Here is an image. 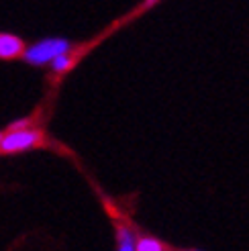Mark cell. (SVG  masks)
Returning <instances> with one entry per match:
<instances>
[{"mask_svg":"<svg viewBox=\"0 0 249 251\" xmlns=\"http://www.w3.org/2000/svg\"><path fill=\"white\" fill-rule=\"evenodd\" d=\"M43 141V135L35 129H12L8 135H2L0 139V149L6 153L23 151V149L35 147Z\"/></svg>","mask_w":249,"mask_h":251,"instance_id":"2","label":"cell"},{"mask_svg":"<svg viewBox=\"0 0 249 251\" xmlns=\"http://www.w3.org/2000/svg\"><path fill=\"white\" fill-rule=\"evenodd\" d=\"M0 139H2V135H0Z\"/></svg>","mask_w":249,"mask_h":251,"instance_id":"7","label":"cell"},{"mask_svg":"<svg viewBox=\"0 0 249 251\" xmlns=\"http://www.w3.org/2000/svg\"><path fill=\"white\" fill-rule=\"evenodd\" d=\"M72 64H74V57L70 55V53H66V55H59V57H55L53 61H51V68L55 70V72H66V70H70L72 68Z\"/></svg>","mask_w":249,"mask_h":251,"instance_id":"6","label":"cell"},{"mask_svg":"<svg viewBox=\"0 0 249 251\" xmlns=\"http://www.w3.org/2000/svg\"><path fill=\"white\" fill-rule=\"evenodd\" d=\"M70 49H72V43L66 39H43L25 51V59H27L29 64L43 66L47 61H53L59 55L70 53Z\"/></svg>","mask_w":249,"mask_h":251,"instance_id":"1","label":"cell"},{"mask_svg":"<svg viewBox=\"0 0 249 251\" xmlns=\"http://www.w3.org/2000/svg\"><path fill=\"white\" fill-rule=\"evenodd\" d=\"M25 51V45L19 37L15 35H6V33H0V57L10 59V57H17Z\"/></svg>","mask_w":249,"mask_h":251,"instance_id":"3","label":"cell"},{"mask_svg":"<svg viewBox=\"0 0 249 251\" xmlns=\"http://www.w3.org/2000/svg\"><path fill=\"white\" fill-rule=\"evenodd\" d=\"M135 251H166V245L155 237H139L135 241Z\"/></svg>","mask_w":249,"mask_h":251,"instance_id":"5","label":"cell"},{"mask_svg":"<svg viewBox=\"0 0 249 251\" xmlns=\"http://www.w3.org/2000/svg\"><path fill=\"white\" fill-rule=\"evenodd\" d=\"M117 225V241H119V249L117 251H135V235L133 231L127 227L124 223H115Z\"/></svg>","mask_w":249,"mask_h":251,"instance_id":"4","label":"cell"}]
</instances>
